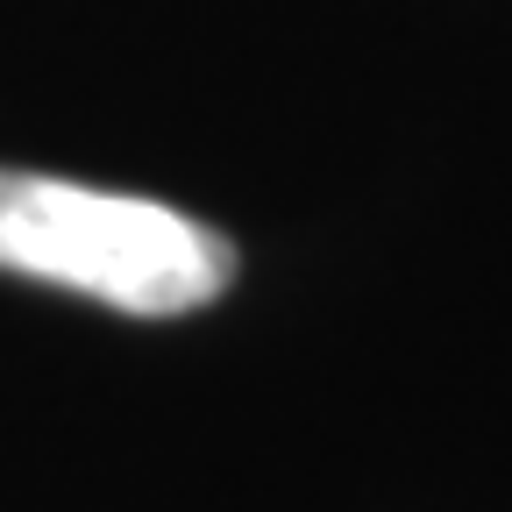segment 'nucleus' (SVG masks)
I'll return each instance as SVG.
<instances>
[{"instance_id": "obj_1", "label": "nucleus", "mask_w": 512, "mask_h": 512, "mask_svg": "<svg viewBox=\"0 0 512 512\" xmlns=\"http://www.w3.org/2000/svg\"><path fill=\"white\" fill-rule=\"evenodd\" d=\"M0 271L171 320L228 292L235 249L157 200L93 192L43 171H0Z\"/></svg>"}]
</instances>
